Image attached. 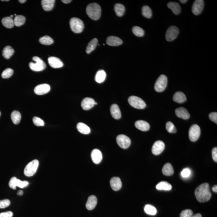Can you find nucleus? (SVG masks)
Returning <instances> with one entry per match:
<instances>
[{
    "instance_id": "obj_1",
    "label": "nucleus",
    "mask_w": 217,
    "mask_h": 217,
    "mask_svg": "<svg viewBox=\"0 0 217 217\" xmlns=\"http://www.w3.org/2000/svg\"><path fill=\"white\" fill-rule=\"evenodd\" d=\"M195 194L198 202L202 203L208 201L211 196L209 184L207 183L202 184L197 188Z\"/></svg>"
},
{
    "instance_id": "obj_2",
    "label": "nucleus",
    "mask_w": 217,
    "mask_h": 217,
    "mask_svg": "<svg viewBox=\"0 0 217 217\" xmlns=\"http://www.w3.org/2000/svg\"><path fill=\"white\" fill-rule=\"evenodd\" d=\"M86 13L91 19L96 21L100 18L102 9L100 6L98 4L91 3L88 5L86 7Z\"/></svg>"
},
{
    "instance_id": "obj_3",
    "label": "nucleus",
    "mask_w": 217,
    "mask_h": 217,
    "mask_svg": "<svg viewBox=\"0 0 217 217\" xmlns=\"http://www.w3.org/2000/svg\"><path fill=\"white\" fill-rule=\"evenodd\" d=\"M70 26L72 31L76 34L82 32L84 28L83 21L77 17H73L70 19Z\"/></svg>"
},
{
    "instance_id": "obj_4",
    "label": "nucleus",
    "mask_w": 217,
    "mask_h": 217,
    "mask_svg": "<svg viewBox=\"0 0 217 217\" xmlns=\"http://www.w3.org/2000/svg\"><path fill=\"white\" fill-rule=\"evenodd\" d=\"M33 60L35 61V63L31 62L29 64V66L31 70L34 71L39 72L42 71L46 69V63L39 57L34 56Z\"/></svg>"
},
{
    "instance_id": "obj_5",
    "label": "nucleus",
    "mask_w": 217,
    "mask_h": 217,
    "mask_svg": "<svg viewBox=\"0 0 217 217\" xmlns=\"http://www.w3.org/2000/svg\"><path fill=\"white\" fill-rule=\"evenodd\" d=\"M39 161L34 160L27 165L24 170L25 175L27 177H31L36 172L39 166Z\"/></svg>"
},
{
    "instance_id": "obj_6",
    "label": "nucleus",
    "mask_w": 217,
    "mask_h": 217,
    "mask_svg": "<svg viewBox=\"0 0 217 217\" xmlns=\"http://www.w3.org/2000/svg\"><path fill=\"white\" fill-rule=\"evenodd\" d=\"M168 79L167 77L165 75H161L158 78L154 85V89L157 92H162L166 88L167 86Z\"/></svg>"
},
{
    "instance_id": "obj_7",
    "label": "nucleus",
    "mask_w": 217,
    "mask_h": 217,
    "mask_svg": "<svg viewBox=\"0 0 217 217\" xmlns=\"http://www.w3.org/2000/svg\"><path fill=\"white\" fill-rule=\"evenodd\" d=\"M128 102L130 106L135 108L143 109L146 106V104L142 98L135 96H131L128 98Z\"/></svg>"
},
{
    "instance_id": "obj_8",
    "label": "nucleus",
    "mask_w": 217,
    "mask_h": 217,
    "mask_svg": "<svg viewBox=\"0 0 217 217\" xmlns=\"http://www.w3.org/2000/svg\"><path fill=\"white\" fill-rule=\"evenodd\" d=\"M200 133L201 130L199 126L197 124L193 125L189 130V138L192 142H195L199 138Z\"/></svg>"
},
{
    "instance_id": "obj_9",
    "label": "nucleus",
    "mask_w": 217,
    "mask_h": 217,
    "mask_svg": "<svg viewBox=\"0 0 217 217\" xmlns=\"http://www.w3.org/2000/svg\"><path fill=\"white\" fill-rule=\"evenodd\" d=\"M116 140L118 145L123 149L127 148L131 143L130 138L123 134L118 135L117 137Z\"/></svg>"
},
{
    "instance_id": "obj_10",
    "label": "nucleus",
    "mask_w": 217,
    "mask_h": 217,
    "mask_svg": "<svg viewBox=\"0 0 217 217\" xmlns=\"http://www.w3.org/2000/svg\"><path fill=\"white\" fill-rule=\"evenodd\" d=\"M179 34V30L175 26H170L168 29L166 34V39L168 42L174 40L177 38Z\"/></svg>"
},
{
    "instance_id": "obj_11",
    "label": "nucleus",
    "mask_w": 217,
    "mask_h": 217,
    "mask_svg": "<svg viewBox=\"0 0 217 217\" xmlns=\"http://www.w3.org/2000/svg\"><path fill=\"white\" fill-rule=\"evenodd\" d=\"M204 2L203 0H196L193 3L192 11L195 15H198L203 11Z\"/></svg>"
},
{
    "instance_id": "obj_12",
    "label": "nucleus",
    "mask_w": 217,
    "mask_h": 217,
    "mask_svg": "<svg viewBox=\"0 0 217 217\" xmlns=\"http://www.w3.org/2000/svg\"><path fill=\"white\" fill-rule=\"evenodd\" d=\"M50 90V86L47 84H43L37 85L35 88L34 91L35 93L38 95H43L48 93Z\"/></svg>"
},
{
    "instance_id": "obj_13",
    "label": "nucleus",
    "mask_w": 217,
    "mask_h": 217,
    "mask_svg": "<svg viewBox=\"0 0 217 217\" xmlns=\"http://www.w3.org/2000/svg\"><path fill=\"white\" fill-rule=\"evenodd\" d=\"M165 144L162 141H157L153 145L152 149V153L155 155H159L164 150Z\"/></svg>"
},
{
    "instance_id": "obj_14",
    "label": "nucleus",
    "mask_w": 217,
    "mask_h": 217,
    "mask_svg": "<svg viewBox=\"0 0 217 217\" xmlns=\"http://www.w3.org/2000/svg\"><path fill=\"white\" fill-rule=\"evenodd\" d=\"M48 62L50 66L54 69L60 68L63 66V62L59 58L56 57H50Z\"/></svg>"
},
{
    "instance_id": "obj_15",
    "label": "nucleus",
    "mask_w": 217,
    "mask_h": 217,
    "mask_svg": "<svg viewBox=\"0 0 217 217\" xmlns=\"http://www.w3.org/2000/svg\"><path fill=\"white\" fill-rule=\"evenodd\" d=\"M95 101L92 98H85L81 102V106L84 110H89L91 109L95 104Z\"/></svg>"
},
{
    "instance_id": "obj_16",
    "label": "nucleus",
    "mask_w": 217,
    "mask_h": 217,
    "mask_svg": "<svg viewBox=\"0 0 217 217\" xmlns=\"http://www.w3.org/2000/svg\"><path fill=\"white\" fill-rule=\"evenodd\" d=\"M106 43L109 46H117L122 44L123 41L118 37L111 36L106 39Z\"/></svg>"
},
{
    "instance_id": "obj_17",
    "label": "nucleus",
    "mask_w": 217,
    "mask_h": 217,
    "mask_svg": "<svg viewBox=\"0 0 217 217\" xmlns=\"http://www.w3.org/2000/svg\"><path fill=\"white\" fill-rule=\"evenodd\" d=\"M175 114L178 118H182L184 119H188L190 118V115L188 111L186 108L183 107H180L177 108L175 110Z\"/></svg>"
},
{
    "instance_id": "obj_18",
    "label": "nucleus",
    "mask_w": 217,
    "mask_h": 217,
    "mask_svg": "<svg viewBox=\"0 0 217 217\" xmlns=\"http://www.w3.org/2000/svg\"><path fill=\"white\" fill-rule=\"evenodd\" d=\"M110 183L111 188L114 191H118L122 188V181L118 177H114L112 178L110 180Z\"/></svg>"
},
{
    "instance_id": "obj_19",
    "label": "nucleus",
    "mask_w": 217,
    "mask_h": 217,
    "mask_svg": "<svg viewBox=\"0 0 217 217\" xmlns=\"http://www.w3.org/2000/svg\"><path fill=\"white\" fill-rule=\"evenodd\" d=\"M91 156L93 161L94 163L99 164L102 161V152L98 149H94L92 152Z\"/></svg>"
},
{
    "instance_id": "obj_20",
    "label": "nucleus",
    "mask_w": 217,
    "mask_h": 217,
    "mask_svg": "<svg viewBox=\"0 0 217 217\" xmlns=\"http://www.w3.org/2000/svg\"><path fill=\"white\" fill-rule=\"evenodd\" d=\"M110 111L112 116L116 119H120L122 116V114L119 108V106L115 104H113L111 106L110 108Z\"/></svg>"
},
{
    "instance_id": "obj_21",
    "label": "nucleus",
    "mask_w": 217,
    "mask_h": 217,
    "mask_svg": "<svg viewBox=\"0 0 217 217\" xmlns=\"http://www.w3.org/2000/svg\"><path fill=\"white\" fill-rule=\"evenodd\" d=\"M97 202H98V199L97 197L94 195H90L89 197L86 202V208L89 210H93L96 206Z\"/></svg>"
},
{
    "instance_id": "obj_22",
    "label": "nucleus",
    "mask_w": 217,
    "mask_h": 217,
    "mask_svg": "<svg viewBox=\"0 0 217 217\" xmlns=\"http://www.w3.org/2000/svg\"><path fill=\"white\" fill-rule=\"evenodd\" d=\"M136 127L138 130L142 131H147L150 129V126L146 121L138 120L135 123Z\"/></svg>"
},
{
    "instance_id": "obj_23",
    "label": "nucleus",
    "mask_w": 217,
    "mask_h": 217,
    "mask_svg": "<svg viewBox=\"0 0 217 217\" xmlns=\"http://www.w3.org/2000/svg\"><path fill=\"white\" fill-rule=\"evenodd\" d=\"M173 100L174 102L178 103H182L186 102L187 98L183 93L181 91L177 92L173 96Z\"/></svg>"
},
{
    "instance_id": "obj_24",
    "label": "nucleus",
    "mask_w": 217,
    "mask_h": 217,
    "mask_svg": "<svg viewBox=\"0 0 217 217\" xmlns=\"http://www.w3.org/2000/svg\"><path fill=\"white\" fill-rule=\"evenodd\" d=\"M55 2L54 0H42L41 3L43 9L45 11H50L54 7Z\"/></svg>"
},
{
    "instance_id": "obj_25",
    "label": "nucleus",
    "mask_w": 217,
    "mask_h": 217,
    "mask_svg": "<svg viewBox=\"0 0 217 217\" xmlns=\"http://www.w3.org/2000/svg\"><path fill=\"white\" fill-rule=\"evenodd\" d=\"M169 8L171 9L173 12L176 15H178L180 13L181 8L179 3L176 2H170L167 4Z\"/></svg>"
},
{
    "instance_id": "obj_26",
    "label": "nucleus",
    "mask_w": 217,
    "mask_h": 217,
    "mask_svg": "<svg viewBox=\"0 0 217 217\" xmlns=\"http://www.w3.org/2000/svg\"><path fill=\"white\" fill-rule=\"evenodd\" d=\"M162 173L165 175L171 176L174 173V169L172 165L170 163L165 164L162 169Z\"/></svg>"
},
{
    "instance_id": "obj_27",
    "label": "nucleus",
    "mask_w": 217,
    "mask_h": 217,
    "mask_svg": "<svg viewBox=\"0 0 217 217\" xmlns=\"http://www.w3.org/2000/svg\"><path fill=\"white\" fill-rule=\"evenodd\" d=\"M14 49L10 46H6L4 48L2 54L5 59H9L14 53Z\"/></svg>"
},
{
    "instance_id": "obj_28",
    "label": "nucleus",
    "mask_w": 217,
    "mask_h": 217,
    "mask_svg": "<svg viewBox=\"0 0 217 217\" xmlns=\"http://www.w3.org/2000/svg\"><path fill=\"white\" fill-rule=\"evenodd\" d=\"M77 129L82 134H88L90 132V129L89 126L83 123L77 124Z\"/></svg>"
},
{
    "instance_id": "obj_29",
    "label": "nucleus",
    "mask_w": 217,
    "mask_h": 217,
    "mask_svg": "<svg viewBox=\"0 0 217 217\" xmlns=\"http://www.w3.org/2000/svg\"><path fill=\"white\" fill-rule=\"evenodd\" d=\"M98 44V40L97 38L93 39L89 43L86 48V52L87 54H90L92 52L94 51L96 48Z\"/></svg>"
},
{
    "instance_id": "obj_30",
    "label": "nucleus",
    "mask_w": 217,
    "mask_h": 217,
    "mask_svg": "<svg viewBox=\"0 0 217 217\" xmlns=\"http://www.w3.org/2000/svg\"><path fill=\"white\" fill-rule=\"evenodd\" d=\"M106 77V72L103 70H98L96 74L95 80L98 83H102L105 81Z\"/></svg>"
},
{
    "instance_id": "obj_31",
    "label": "nucleus",
    "mask_w": 217,
    "mask_h": 217,
    "mask_svg": "<svg viewBox=\"0 0 217 217\" xmlns=\"http://www.w3.org/2000/svg\"><path fill=\"white\" fill-rule=\"evenodd\" d=\"M2 23L3 26L7 28H12L14 26V20L10 17H5L2 19Z\"/></svg>"
},
{
    "instance_id": "obj_32",
    "label": "nucleus",
    "mask_w": 217,
    "mask_h": 217,
    "mask_svg": "<svg viewBox=\"0 0 217 217\" xmlns=\"http://www.w3.org/2000/svg\"><path fill=\"white\" fill-rule=\"evenodd\" d=\"M156 188L159 190L170 191L171 190L172 186L167 182H160L156 185Z\"/></svg>"
},
{
    "instance_id": "obj_33",
    "label": "nucleus",
    "mask_w": 217,
    "mask_h": 217,
    "mask_svg": "<svg viewBox=\"0 0 217 217\" xmlns=\"http://www.w3.org/2000/svg\"><path fill=\"white\" fill-rule=\"evenodd\" d=\"M10 117L12 121L15 124H18L20 122L21 115L19 111H13L11 113Z\"/></svg>"
},
{
    "instance_id": "obj_34",
    "label": "nucleus",
    "mask_w": 217,
    "mask_h": 217,
    "mask_svg": "<svg viewBox=\"0 0 217 217\" xmlns=\"http://www.w3.org/2000/svg\"><path fill=\"white\" fill-rule=\"evenodd\" d=\"M115 12L118 17H122L125 11V7L121 4L118 3L114 6Z\"/></svg>"
},
{
    "instance_id": "obj_35",
    "label": "nucleus",
    "mask_w": 217,
    "mask_h": 217,
    "mask_svg": "<svg viewBox=\"0 0 217 217\" xmlns=\"http://www.w3.org/2000/svg\"><path fill=\"white\" fill-rule=\"evenodd\" d=\"M14 25L17 27H20L23 25L26 21V18L23 15H17L15 17Z\"/></svg>"
},
{
    "instance_id": "obj_36",
    "label": "nucleus",
    "mask_w": 217,
    "mask_h": 217,
    "mask_svg": "<svg viewBox=\"0 0 217 217\" xmlns=\"http://www.w3.org/2000/svg\"><path fill=\"white\" fill-rule=\"evenodd\" d=\"M144 210L146 214L150 215H155L157 213L156 209L151 205H146L145 206Z\"/></svg>"
},
{
    "instance_id": "obj_37",
    "label": "nucleus",
    "mask_w": 217,
    "mask_h": 217,
    "mask_svg": "<svg viewBox=\"0 0 217 217\" xmlns=\"http://www.w3.org/2000/svg\"><path fill=\"white\" fill-rule=\"evenodd\" d=\"M142 14L146 18H150L152 16V11L149 6L145 5L142 8Z\"/></svg>"
},
{
    "instance_id": "obj_38",
    "label": "nucleus",
    "mask_w": 217,
    "mask_h": 217,
    "mask_svg": "<svg viewBox=\"0 0 217 217\" xmlns=\"http://www.w3.org/2000/svg\"><path fill=\"white\" fill-rule=\"evenodd\" d=\"M39 42L42 44L50 45L54 43V40L51 37L48 36H44L40 39Z\"/></svg>"
},
{
    "instance_id": "obj_39",
    "label": "nucleus",
    "mask_w": 217,
    "mask_h": 217,
    "mask_svg": "<svg viewBox=\"0 0 217 217\" xmlns=\"http://www.w3.org/2000/svg\"><path fill=\"white\" fill-rule=\"evenodd\" d=\"M132 32L137 37L143 36L144 35V31L140 27L138 26H134L132 28Z\"/></svg>"
},
{
    "instance_id": "obj_40",
    "label": "nucleus",
    "mask_w": 217,
    "mask_h": 217,
    "mask_svg": "<svg viewBox=\"0 0 217 217\" xmlns=\"http://www.w3.org/2000/svg\"><path fill=\"white\" fill-rule=\"evenodd\" d=\"M166 128L168 132L170 133L176 132L177 129L175 125L171 122H167L166 123Z\"/></svg>"
},
{
    "instance_id": "obj_41",
    "label": "nucleus",
    "mask_w": 217,
    "mask_h": 217,
    "mask_svg": "<svg viewBox=\"0 0 217 217\" xmlns=\"http://www.w3.org/2000/svg\"><path fill=\"white\" fill-rule=\"evenodd\" d=\"M13 74V70L11 69H5L1 74V76L3 78H8L11 77Z\"/></svg>"
},
{
    "instance_id": "obj_42",
    "label": "nucleus",
    "mask_w": 217,
    "mask_h": 217,
    "mask_svg": "<svg viewBox=\"0 0 217 217\" xmlns=\"http://www.w3.org/2000/svg\"><path fill=\"white\" fill-rule=\"evenodd\" d=\"M33 123L37 126H44V120L39 117H34L33 119Z\"/></svg>"
},
{
    "instance_id": "obj_43",
    "label": "nucleus",
    "mask_w": 217,
    "mask_h": 217,
    "mask_svg": "<svg viewBox=\"0 0 217 217\" xmlns=\"http://www.w3.org/2000/svg\"><path fill=\"white\" fill-rule=\"evenodd\" d=\"M193 215V212L190 209H186L182 211L180 215V217H191Z\"/></svg>"
},
{
    "instance_id": "obj_44",
    "label": "nucleus",
    "mask_w": 217,
    "mask_h": 217,
    "mask_svg": "<svg viewBox=\"0 0 217 217\" xmlns=\"http://www.w3.org/2000/svg\"><path fill=\"white\" fill-rule=\"evenodd\" d=\"M17 178L15 177H13L9 181V187L13 190H15L17 187Z\"/></svg>"
},
{
    "instance_id": "obj_45",
    "label": "nucleus",
    "mask_w": 217,
    "mask_h": 217,
    "mask_svg": "<svg viewBox=\"0 0 217 217\" xmlns=\"http://www.w3.org/2000/svg\"><path fill=\"white\" fill-rule=\"evenodd\" d=\"M10 200L8 199L0 200V209H3L8 207L10 205Z\"/></svg>"
},
{
    "instance_id": "obj_46",
    "label": "nucleus",
    "mask_w": 217,
    "mask_h": 217,
    "mask_svg": "<svg viewBox=\"0 0 217 217\" xmlns=\"http://www.w3.org/2000/svg\"><path fill=\"white\" fill-rule=\"evenodd\" d=\"M29 182L27 181H22L20 179H17V187L20 188H23L26 187L29 185Z\"/></svg>"
},
{
    "instance_id": "obj_47",
    "label": "nucleus",
    "mask_w": 217,
    "mask_h": 217,
    "mask_svg": "<svg viewBox=\"0 0 217 217\" xmlns=\"http://www.w3.org/2000/svg\"><path fill=\"white\" fill-rule=\"evenodd\" d=\"M191 172L190 169L186 168L184 169L181 173V175L183 178H187L189 177L191 175Z\"/></svg>"
},
{
    "instance_id": "obj_48",
    "label": "nucleus",
    "mask_w": 217,
    "mask_h": 217,
    "mask_svg": "<svg viewBox=\"0 0 217 217\" xmlns=\"http://www.w3.org/2000/svg\"><path fill=\"white\" fill-rule=\"evenodd\" d=\"M209 118L211 121L215 123H217V113L212 112L210 113L209 115Z\"/></svg>"
},
{
    "instance_id": "obj_49",
    "label": "nucleus",
    "mask_w": 217,
    "mask_h": 217,
    "mask_svg": "<svg viewBox=\"0 0 217 217\" xmlns=\"http://www.w3.org/2000/svg\"><path fill=\"white\" fill-rule=\"evenodd\" d=\"M13 215V213L11 211H6L0 214V217H12Z\"/></svg>"
},
{
    "instance_id": "obj_50",
    "label": "nucleus",
    "mask_w": 217,
    "mask_h": 217,
    "mask_svg": "<svg viewBox=\"0 0 217 217\" xmlns=\"http://www.w3.org/2000/svg\"><path fill=\"white\" fill-rule=\"evenodd\" d=\"M212 156L214 161L217 162V148L214 147L212 150Z\"/></svg>"
},
{
    "instance_id": "obj_51",
    "label": "nucleus",
    "mask_w": 217,
    "mask_h": 217,
    "mask_svg": "<svg viewBox=\"0 0 217 217\" xmlns=\"http://www.w3.org/2000/svg\"><path fill=\"white\" fill-rule=\"evenodd\" d=\"M62 1L65 4H68L72 2L71 0H62Z\"/></svg>"
},
{
    "instance_id": "obj_52",
    "label": "nucleus",
    "mask_w": 217,
    "mask_h": 217,
    "mask_svg": "<svg viewBox=\"0 0 217 217\" xmlns=\"http://www.w3.org/2000/svg\"><path fill=\"white\" fill-rule=\"evenodd\" d=\"M23 192L22 191V190H19V191L18 192H17V195H19V196H21V195H23Z\"/></svg>"
},
{
    "instance_id": "obj_53",
    "label": "nucleus",
    "mask_w": 217,
    "mask_h": 217,
    "mask_svg": "<svg viewBox=\"0 0 217 217\" xmlns=\"http://www.w3.org/2000/svg\"><path fill=\"white\" fill-rule=\"evenodd\" d=\"M191 217H202V215L200 214H197L194 215H192Z\"/></svg>"
},
{
    "instance_id": "obj_54",
    "label": "nucleus",
    "mask_w": 217,
    "mask_h": 217,
    "mask_svg": "<svg viewBox=\"0 0 217 217\" xmlns=\"http://www.w3.org/2000/svg\"><path fill=\"white\" fill-rule=\"evenodd\" d=\"M212 190L214 192L217 193V186H214L212 188Z\"/></svg>"
},
{
    "instance_id": "obj_55",
    "label": "nucleus",
    "mask_w": 217,
    "mask_h": 217,
    "mask_svg": "<svg viewBox=\"0 0 217 217\" xmlns=\"http://www.w3.org/2000/svg\"><path fill=\"white\" fill-rule=\"evenodd\" d=\"M188 1L187 0H181L180 1V2H182V3H185L187 2Z\"/></svg>"
},
{
    "instance_id": "obj_56",
    "label": "nucleus",
    "mask_w": 217,
    "mask_h": 217,
    "mask_svg": "<svg viewBox=\"0 0 217 217\" xmlns=\"http://www.w3.org/2000/svg\"><path fill=\"white\" fill-rule=\"evenodd\" d=\"M26 1V0H19V2H20L21 3H24Z\"/></svg>"
},
{
    "instance_id": "obj_57",
    "label": "nucleus",
    "mask_w": 217,
    "mask_h": 217,
    "mask_svg": "<svg viewBox=\"0 0 217 217\" xmlns=\"http://www.w3.org/2000/svg\"><path fill=\"white\" fill-rule=\"evenodd\" d=\"M10 18H12L13 17V15H10Z\"/></svg>"
},
{
    "instance_id": "obj_58",
    "label": "nucleus",
    "mask_w": 217,
    "mask_h": 217,
    "mask_svg": "<svg viewBox=\"0 0 217 217\" xmlns=\"http://www.w3.org/2000/svg\"><path fill=\"white\" fill-rule=\"evenodd\" d=\"M2 1H9V0H2Z\"/></svg>"
},
{
    "instance_id": "obj_59",
    "label": "nucleus",
    "mask_w": 217,
    "mask_h": 217,
    "mask_svg": "<svg viewBox=\"0 0 217 217\" xmlns=\"http://www.w3.org/2000/svg\"><path fill=\"white\" fill-rule=\"evenodd\" d=\"M1 112H0V116H1Z\"/></svg>"
}]
</instances>
